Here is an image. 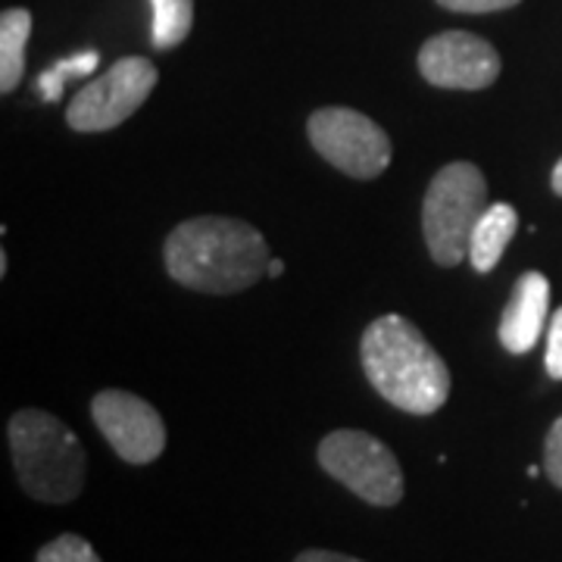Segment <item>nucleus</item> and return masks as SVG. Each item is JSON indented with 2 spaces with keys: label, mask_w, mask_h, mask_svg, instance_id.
<instances>
[{
  "label": "nucleus",
  "mask_w": 562,
  "mask_h": 562,
  "mask_svg": "<svg viewBox=\"0 0 562 562\" xmlns=\"http://www.w3.org/2000/svg\"><path fill=\"white\" fill-rule=\"evenodd\" d=\"M91 416L101 428L116 457L132 465H147L166 450V425L162 416L138 394L128 391H101L91 401Z\"/></svg>",
  "instance_id": "8"
},
{
  "label": "nucleus",
  "mask_w": 562,
  "mask_h": 562,
  "mask_svg": "<svg viewBox=\"0 0 562 562\" xmlns=\"http://www.w3.org/2000/svg\"><path fill=\"white\" fill-rule=\"evenodd\" d=\"M154 10V47L172 50L191 35L194 25V0H150Z\"/></svg>",
  "instance_id": "13"
},
{
  "label": "nucleus",
  "mask_w": 562,
  "mask_h": 562,
  "mask_svg": "<svg viewBox=\"0 0 562 562\" xmlns=\"http://www.w3.org/2000/svg\"><path fill=\"white\" fill-rule=\"evenodd\" d=\"M269 279H279V276H284V262L281 260H269V272H266Z\"/></svg>",
  "instance_id": "20"
},
{
  "label": "nucleus",
  "mask_w": 562,
  "mask_h": 562,
  "mask_svg": "<svg viewBox=\"0 0 562 562\" xmlns=\"http://www.w3.org/2000/svg\"><path fill=\"white\" fill-rule=\"evenodd\" d=\"M294 562H362L357 557H347V553H335V550H303L301 557Z\"/></svg>",
  "instance_id": "19"
},
{
  "label": "nucleus",
  "mask_w": 562,
  "mask_h": 562,
  "mask_svg": "<svg viewBox=\"0 0 562 562\" xmlns=\"http://www.w3.org/2000/svg\"><path fill=\"white\" fill-rule=\"evenodd\" d=\"M310 144L350 179H379L391 166V138L379 122L350 106H322L306 122Z\"/></svg>",
  "instance_id": "6"
},
{
  "label": "nucleus",
  "mask_w": 562,
  "mask_h": 562,
  "mask_svg": "<svg viewBox=\"0 0 562 562\" xmlns=\"http://www.w3.org/2000/svg\"><path fill=\"white\" fill-rule=\"evenodd\" d=\"M438 3L453 13H497V10H509L522 0H438Z\"/></svg>",
  "instance_id": "18"
},
{
  "label": "nucleus",
  "mask_w": 562,
  "mask_h": 562,
  "mask_svg": "<svg viewBox=\"0 0 562 562\" xmlns=\"http://www.w3.org/2000/svg\"><path fill=\"white\" fill-rule=\"evenodd\" d=\"M319 465L369 506H397L403 501V469L391 447L369 431L338 428L319 441Z\"/></svg>",
  "instance_id": "5"
},
{
  "label": "nucleus",
  "mask_w": 562,
  "mask_h": 562,
  "mask_svg": "<svg viewBox=\"0 0 562 562\" xmlns=\"http://www.w3.org/2000/svg\"><path fill=\"white\" fill-rule=\"evenodd\" d=\"M32 35V13L13 7L0 16V91L10 94L25 72V44Z\"/></svg>",
  "instance_id": "12"
},
{
  "label": "nucleus",
  "mask_w": 562,
  "mask_h": 562,
  "mask_svg": "<svg viewBox=\"0 0 562 562\" xmlns=\"http://www.w3.org/2000/svg\"><path fill=\"white\" fill-rule=\"evenodd\" d=\"M35 562H101V557L79 535H60V538L41 547Z\"/></svg>",
  "instance_id": "15"
},
{
  "label": "nucleus",
  "mask_w": 562,
  "mask_h": 562,
  "mask_svg": "<svg viewBox=\"0 0 562 562\" xmlns=\"http://www.w3.org/2000/svg\"><path fill=\"white\" fill-rule=\"evenodd\" d=\"M543 472L562 491V416L547 431V441H543Z\"/></svg>",
  "instance_id": "16"
},
{
  "label": "nucleus",
  "mask_w": 562,
  "mask_h": 562,
  "mask_svg": "<svg viewBox=\"0 0 562 562\" xmlns=\"http://www.w3.org/2000/svg\"><path fill=\"white\" fill-rule=\"evenodd\" d=\"M543 366H547L550 379L562 382V306L553 313L550 328H547V357H543Z\"/></svg>",
  "instance_id": "17"
},
{
  "label": "nucleus",
  "mask_w": 562,
  "mask_h": 562,
  "mask_svg": "<svg viewBox=\"0 0 562 562\" xmlns=\"http://www.w3.org/2000/svg\"><path fill=\"white\" fill-rule=\"evenodd\" d=\"M487 206V181L475 162L443 166L422 203V232L431 260L438 266L469 260L472 232Z\"/></svg>",
  "instance_id": "4"
},
{
  "label": "nucleus",
  "mask_w": 562,
  "mask_h": 562,
  "mask_svg": "<svg viewBox=\"0 0 562 562\" xmlns=\"http://www.w3.org/2000/svg\"><path fill=\"white\" fill-rule=\"evenodd\" d=\"M553 191H557V194H562V160L553 166Z\"/></svg>",
  "instance_id": "21"
},
{
  "label": "nucleus",
  "mask_w": 562,
  "mask_h": 562,
  "mask_svg": "<svg viewBox=\"0 0 562 562\" xmlns=\"http://www.w3.org/2000/svg\"><path fill=\"white\" fill-rule=\"evenodd\" d=\"M169 276L201 294H238L269 272V244L250 222L198 216L166 238Z\"/></svg>",
  "instance_id": "1"
},
{
  "label": "nucleus",
  "mask_w": 562,
  "mask_h": 562,
  "mask_svg": "<svg viewBox=\"0 0 562 562\" xmlns=\"http://www.w3.org/2000/svg\"><path fill=\"white\" fill-rule=\"evenodd\" d=\"M516 225H519V216L509 203H491L484 210L469 241V262L475 266V272H491L501 262L506 244L516 235Z\"/></svg>",
  "instance_id": "11"
},
{
  "label": "nucleus",
  "mask_w": 562,
  "mask_h": 562,
  "mask_svg": "<svg viewBox=\"0 0 562 562\" xmlns=\"http://www.w3.org/2000/svg\"><path fill=\"white\" fill-rule=\"evenodd\" d=\"M101 63L98 50H81L72 57H63L60 63H54L50 69H44L35 81V94L44 103H57L63 98V88L69 79H79V76H91Z\"/></svg>",
  "instance_id": "14"
},
{
  "label": "nucleus",
  "mask_w": 562,
  "mask_h": 562,
  "mask_svg": "<svg viewBox=\"0 0 562 562\" xmlns=\"http://www.w3.org/2000/svg\"><path fill=\"white\" fill-rule=\"evenodd\" d=\"M547 310H550V281L543 279L541 272H525V276H519L516 291H513V301L503 310V347L509 353H516V357L528 353L543 335Z\"/></svg>",
  "instance_id": "10"
},
{
  "label": "nucleus",
  "mask_w": 562,
  "mask_h": 562,
  "mask_svg": "<svg viewBox=\"0 0 562 562\" xmlns=\"http://www.w3.org/2000/svg\"><path fill=\"white\" fill-rule=\"evenodd\" d=\"M422 79L450 91H482L501 76V54L472 32H441L419 50Z\"/></svg>",
  "instance_id": "9"
},
{
  "label": "nucleus",
  "mask_w": 562,
  "mask_h": 562,
  "mask_svg": "<svg viewBox=\"0 0 562 562\" xmlns=\"http://www.w3.org/2000/svg\"><path fill=\"white\" fill-rule=\"evenodd\" d=\"M7 438L16 479L32 501L69 503L79 497L88 457L66 422L44 409H20L7 425Z\"/></svg>",
  "instance_id": "3"
},
{
  "label": "nucleus",
  "mask_w": 562,
  "mask_h": 562,
  "mask_svg": "<svg viewBox=\"0 0 562 562\" xmlns=\"http://www.w3.org/2000/svg\"><path fill=\"white\" fill-rule=\"evenodd\" d=\"M157 66L144 57H122L116 60L101 79L88 81L79 94L72 98L66 110V122L76 132H110L132 113H138V106L150 91L157 88Z\"/></svg>",
  "instance_id": "7"
},
{
  "label": "nucleus",
  "mask_w": 562,
  "mask_h": 562,
  "mask_svg": "<svg viewBox=\"0 0 562 562\" xmlns=\"http://www.w3.org/2000/svg\"><path fill=\"white\" fill-rule=\"evenodd\" d=\"M362 372L391 406L413 416L438 413L450 397V369L403 316H382L362 331Z\"/></svg>",
  "instance_id": "2"
}]
</instances>
